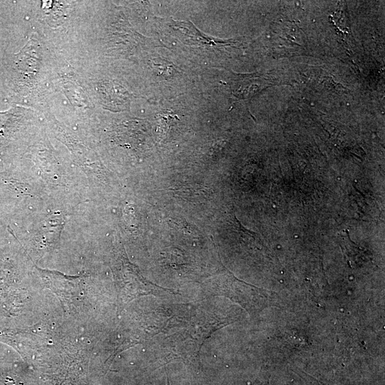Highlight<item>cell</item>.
<instances>
[{"mask_svg":"<svg viewBox=\"0 0 385 385\" xmlns=\"http://www.w3.org/2000/svg\"><path fill=\"white\" fill-rule=\"evenodd\" d=\"M105 88L106 103L118 107V109L125 105L129 98L128 93L119 85L107 83Z\"/></svg>","mask_w":385,"mask_h":385,"instance_id":"obj_1","label":"cell"}]
</instances>
